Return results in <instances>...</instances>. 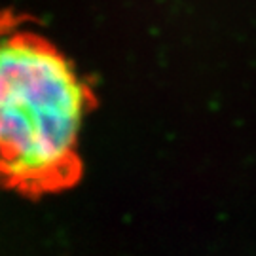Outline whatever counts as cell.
Listing matches in <instances>:
<instances>
[{"label":"cell","mask_w":256,"mask_h":256,"mask_svg":"<svg viewBox=\"0 0 256 256\" xmlns=\"http://www.w3.org/2000/svg\"><path fill=\"white\" fill-rule=\"evenodd\" d=\"M82 78L54 46L30 34L0 38V173L48 192L78 176V140L90 108Z\"/></svg>","instance_id":"1"}]
</instances>
